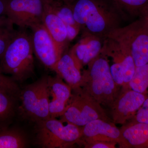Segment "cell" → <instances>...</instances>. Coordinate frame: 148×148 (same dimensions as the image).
<instances>
[{
    "label": "cell",
    "instance_id": "6da1fadb",
    "mask_svg": "<svg viewBox=\"0 0 148 148\" xmlns=\"http://www.w3.org/2000/svg\"><path fill=\"white\" fill-rule=\"evenodd\" d=\"M73 5L74 18L84 33L103 40L126 20L111 0H76Z\"/></svg>",
    "mask_w": 148,
    "mask_h": 148
},
{
    "label": "cell",
    "instance_id": "7a4b0ae2",
    "mask_svg": "<svg viewBox=\"0 0 148 148\" xmlns=\"http://www.w3.org/2000/svg\"><path fill=\"white\" fill-rule=\"evenodd\" d=\"M87 66L82 73L81 88L101 106L110 108L121 88L113 78L108 58L100 53Z\"/></svg>",
    "mask_w": 148,
    "mask_h": 148
},
{
    "label": "cell",
    "instance_id": "3957f363",
    "mask_svg": "<svg viewBox=\"0 0 148 148\" xmlns=\"http://www.w3.org/2000/svg\"><path fill=\"white\" fill-rule=\"evenodd\" d=\"M34 53L31 36L17 32L0 61V71L22 83L34 74Z\"/></svg>",
    "mask_w": 148,
    "mask_h": 148
},
{
    "label": "cell",
    "instance_id": "277c9868",
    "mask_svg": "<svg viewBox=\"0 0 148 148\" xmlns=\"http://www.w3.org/2000/svg\"><path fill=\"white\" fill-rule=\"evenodd\" d=\"M35 143L44 148H68L80 145L82 127L56 118L35 123Z\"/></svg>",
    "mask_w": 148,
    "mask_h": 148
},
{
    "label": "cell",
    "instance_id": "5b68a950",
    "mask_svg": "<svg viewBox=\"0 0 148 148\" xmlns=\"http://www.w3.org/2000/svg\"><path fill=\"white\" fill-rule=\"evenodd\" d=\"M19 100L21 104L17 112L22 118L36 123L50 118L47 76L24 86L20 91Z\"/></svg>",
    "mask_w": 148,
    "mask_h": 148
},
{
    "label": "cell",
    "instance_id": "8992f818",
    "mask_svg": "<svg viewBox=\"0 0 148 148\" xmlns=\"http://www.w3.org/2000/svg\"><path fill=\"white\" fill-rule=\"evenodd\" d=\"M107 38L116 40L127 48L136 67L148 64V16L114 29Z\"/></svg>",
    "mask_w": 148,
    "mask_h": 148
},
{
    "label": "cell",
    "instance_id": "52a82bcc",
    "mask_svg": "<svg viewBox=\"0 0 148 148\" xmlns=\"http://www.w3.org/2000/svg\"><path fill=\"white\" fill-rule=\"evenodd\" d=\"M112 121L105 110L91 95L82 88L72 90V95L60 120L82 127L95 120Z\"/></svg>",
    "mask_w": 148,
    "mask_h": 148
},
{
    "label": "cell",
    "instance_id": "ba28073f",
    "mask_svg": "<svg viewBox=\"0 0 148 148\" xmlns=\"http://www.w3.org/2000/svg\"><path fill=\"white\" fill-rule=\"evenodd\" d=\"M44 0H6L5 15L21 28L32 29L42 23Z\"/></svg>",
    "mask_w": 148,
    "mask_h": 148
},
{
    "label": "cell",
    "instance_id": "9c48e42d",
    "mask_svg": "<svg viewBox=\"0 0 148 148\" xmlns=\"http://www.w3.org/2000/svg\"><path fill=\"white\" fill-rule=\"evenodd\" d=\"M147 93L130 89H121L110 108L112 120L115 124L123 125L132 119L147 97Z\"/></svg>",
    "mask_w": 148,
    "mask_h": 148
},
{
    "label": "cell",
    "instance_id": "30bf717a",
    "mask_svg": "<svg viewBox=\"0 0 148 148\" xmlns=\"http://www.w3.org/2000/svg\"><path fill=\"white\" fill-rule=\"evenodd\" d=\"M31 29L34 53L46 68L52 70L62 54L42 23Z\"/></svg>",
    "mask_w": 148,
    "mask_h": 148
},
{
    "label": "cell",
    "instance_id": "8fae6325",
    "mask_svg": "<svg viewBox=\"0 0 148 148\" xmlns=\"http://www.w3.org/2000/svg\"><path fill=\"white\" fill-rule=\"evenodd\" d=\"M101 54L112 58L113 63L119 64L124 72V86L122 89L129 88V83L135 73L136 66L131 52L116 40L107 38L104 40Z\"/></svg>",
    "mask_w": 148,
    "mask_h": 148
},
{
    "label": "cell",
    "instance_id": "7c38bea8",
    "mask_svg": "<svg viewBox=\"0 0 148 148\" xmlns=\"http://www.w3.org/2000/svg\"><path fill=\"white\" fill-rule=\"evenodd\" d=\"M81 144L96 142L115 143L119 144L120 139V128L112 121L98 119L92 121L82 127Z\"/></svg>",
    "mask_w": 148,
    "mask_h": 148
},
{
    "label": "cell",
    "instance_id": "4fadbf2b",
    "mask_svg": "<svg viewBox=\"0 0 148 148\" xmlns=\"http://www.w3.org/2000/svg\"><path fill=\"white\" fill-rule=\"evenodd\" d=\"M47 82L51 97L49 105L50 117H60L71 97L72 88L57 75L54 77L47 76Z\"/></svg>",
    "mask_w": 148,
    "mask_h": 148
},
{
    "label": "cell",
    "instance_id": "5bb4252c",
    "mask_svg": "<svg viewBox=\"0 0 148 148\" xmlns=\"http://www.w3.org/2000/svg\"><path fill=\"white\" fill-rule=\"evenodd\" d=\"M119 148H148V124L131 119L120 128Z\"/></svg>",
    "mask_w": 148,
    "mask_h": 148
},
{
    "label": "cell",
    "instance_id": "9a60e30c",
    "mask_svg": "<svg viewBox=\"0 0 148 148\" xmlns=\"http://www.w3.org/2000/svg\"><path fill=\"white\" fill-rule=\"evenodd\" d=\"M84 34L82 39L69 52L81 69L100 54L104 41L94 35Z\"/></svg>",
    "mask_w": 148,
    "mask_h": 148
},
{
    "label": "cell",
    "instance_id": "2e32d148",
    "mask_svg": "<svg viewBox=\"0 0 148 148\" xmlns=\"http://www.w3.org/2000/svg\"><path fill=\"white\" fill-rule=\"evenodd\" d=\"M44 1L45 9L42 23L53 39L60 53H64L67 42L66 25Z\"/></svg>",
    "mask_w": 148,
    "mask_h": 148
},
{
    "label": "cell",
    "instance_id": "e0dca14e",
    "mask_svg": "<svg viewBox=\"0 0 148 148\" xmlns=\"http://www.w3.org/2000/svg\"><path fill=\"white\" fill-rule=\"evenodd\" d=\"M81 70L69 52L64 53L52 71L73 90L81 88L82 80Z\"/></svg>",
    "mask_w": 148,
    "mask_h": 148
},
{
    "label": "cell",
    "instance_id": "ac0fdd59",
    "mask_svg": "<svg viewBox=\"0 0 148 148\" xmlns=\"http://www.w3.org/2000/svg\"><path fill=\"white\" fill-rule=\"evenodd\" d=\"M125 19L148 16V0H111Z\"/></svg>",
    "mask_w": 148,
    "mask_h": 148
},
{
    "label": "cell",
    "instance_id": "d6986e66",
    "mask_svg": "<svg viewBox=\"0 0 148 148\" xmlns=\"http://www.w3.org/2000/svg\"><path fill=\"white\" fill-rule=\"evenodd\" d=\"M18 98L0 88V128L8 126L17 112Z\"/></svg>",
    "mask_w": 148,
    "mask_h": 148
},
{
    "label": "cell",
    "instance_id": "ffe728a7",
    "mask_svg": "<svg viewBox=\"0 0 148 148\" xmlns=\"http://www.w3.org/2000/svg\"><path fill=\"white\" fill-rule=\"evenodd\" d=\"M27 140L22 130L8 126L0 128V148H24Z\"/></svg>",
    "mask_w": 148,
    "mask_h": 148
},
{
    "label": "cell",
    "instance_id": "44dd1931",
    "mask_svg": "<svg viewBox=\"0 0 148 148\" xmlns=\"http://www.w3.org/2000/svg\"><path fill=\"white\" fill-rule=\"evenodd\" d=\"M45 1L65 24L81 28L74 18L73 3H68L59 0H45Z\"/></svg>",
    "mask_w": 148,
    "mask_h": 148
},
{
    "label": "cell",
    "instance_id": "7402d4cb",
    "mask_svg": "<svg viewBox=\"0 0 148 148\" xmlns=\"http://www.w3.org/2000/svg\"><path fill=\"white\" fill-rule=\"evenodd\" d=\"M5 15L0 16V61L17 31Z\"/></svg>",
    "mask_w": 148,
    "mask_h": 148
},
{
    "label": "cell",
    "instance_id": "603a6c76",
    "mask_svg": "<svg viewBox=\"0 0 148 148\" xmlns=\"http://www.w3.org/2000/svg\"><path fill=\"white\" fill-rule=\"evenodd\" d=\"M129 87L137 92L147 93L148 89V64L136 67L129 83Z\"/></svg>",
    "mask_w": 148,
    "mask_h": 148
},
{
    "label": "cell",
    "instance_id": "cb8c5ba5",
    "mask_svg": "<svg viewBox=\"0 0 148 148\" xmlns=\"http://www.w3.org/2000/svg\"><path fill=\"white\" fill-rule=\"evenodd\" d=\"M0 88L12 93L19 98L20 88L17 83L10 77L7 76L0 71Z\"/></svg>",
    "mask_w": 148,
    "mask_h": 148
},
{
    "label": "cell",
    "instance_id": "d4e9b609",
    "mask_svg": "<svg viewBox=\"0 0 148 148\" xmlns=\"http://www.w3.org/2000/svg\"><path fill=\"white\" fill-rule=\"evenodd\" d=\"M132 119L138 122L148 124V96Z\"/></svg>",
    "mask_w": 148,
    "mask_h": 148
},
{
    "label": "cell",
    "instance_id": "484cf974",
    "mask_svg": "<svg viewBox=\"0 0 148 148\" xmlns=\"http://www.w3.org/2000/svg\"><path fill=\"white\" fill-rule=\"evenodd\" d=\"M117 143L104 141H96L85 143L83 145L85 148H115Z\"/></svg>",
    "mask_w": 148,
    "mask_h": 148
},
{
    "label": "cell",
    "instance_id": "4316f807",
    "mask_svg": "<svg viewBox=\"0 0 148 148\" xmlns=\"http://www.w3.org/2000/svg\"><path fill=\"white\" fill-rule=\"evenodd\" d=\"M67 31V38L68 41H71L74 39L79 33L80 27L72 26L69 24H65Z\"/></svg>",
    "mask_w": 148,
    "mask_h": 148
},
{
    "label": "cell",
    "instance_id": "83f0119b",
    "mask_svg": "<svg viewBox=\"0 0 148 148\" xmlns=\"http://www.w3.org/2000/svg\"><path fill=\"white\" fill-rule=\"evenodd\" d=\"M6 0H0V16L5 14Z\"/></svg>",
    "mask_w": 148,
    "mask_h": 148
},
{
    "label": "cell",
    "instance_id": "f1b7e54d",
    "mask_svg": "<svg viewBox=\"0 0 148 148\" xmlns=\"http://www.w3.org/2000/svg\"><path fill=\"white\" fill-rule=\"evenodd\" d=\"M59 1H62L68 3L73 4L76 0H59Z\"/></svg>",
    "mask_w": 148,
    "mask_h": 148
}]
</instances>
